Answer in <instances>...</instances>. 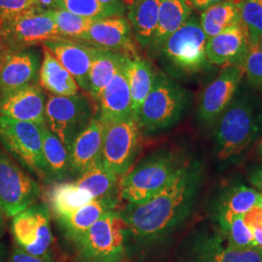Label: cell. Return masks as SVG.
Instances as JSON below:
<instances>
[{"label": "cell", "instance_id": "cell-1", "mask_svg": "<svg viewBox=\"0 0 262 262\" xmlns=\"http://www.w3.org/2000/svg\"><path fill=\"white\" fill-rule=\"evenodd\" d=\"M200 182L199 165L188 163L156 195L141 203H126L120 212L128 241L151 246L176 231L192 211Z\"/></svg>", "mask_w": 262, "mask_h": 262}, {"label": "cell", "instance_id": "cell-2", "mask_svg": "<svg viewBox=\"0 0 262 262\" xmlns=\"http://www.w3.org/2000/svg\"><path fill=\"white\" fill-rule=\"evenodd\" d=\"M188 164L184 155L172 149L150 152L132 166L119 183L126 203H141L159 193Z\"/></svg>", "mask_w": 262, "mask_h": 262}, {"label": "cell", "instance_id": "cell-3", "mask_svg": "<svg viewBox=\"0 0 262 262\" xmlns=\"http://www.w3.org/2000/svg\"><path fill=\"white\" fill-rule=\"evenodd\" d=\"M258 104L253 94L238 90L234 98L215 121L217 158L231 159L246 150L258 127Z\"/></svg>", "mask_w": 262, "mask_h": 262}, {"label": "cell", "instance_id": "cell-4", "mask_svg": "<svg viewBox=\"0 0 262 262\" xmlns=\"http://www.w3.org/2000/svg\"><path fill=\"white\" fill-rule=\"evenodd\" d=\"M71 241L79 262H122L127 252L128 233L121 212L115 210Z\"/></svg>", "mask_w": 262, "mask_h": 262}, {"label": "cell", "instance_id": "cell-5", "mask_svg": "<svg viewBox=\"0 0 262 262\" xmlns=\"http://www.w3.org/2000/svg\"><path fill=\"white\" fill-rule=\"evenodd\" d=\"M208 37L196 16L187 21L169 36L159 55L169 71L183 76L199 74L212 66L206 55Z\"/></svg>", "mask_w": 262, "mask_h": 262}, {"label": "cell", "instance_id": "cell-6", "mask_svg": "<svg viewBox=\"0 0 262 262\" xmlns=\"http://www.w3.org/2000/svg\"><path fill=\"white\" fill-rule=\"evenodd\" d=\"M187 101L186 89L165 74L157 73L137 119L142 133L151 134L175 125L185 112Z\"/></svg>", "mask_w": 262, "mask_h": 262}, {"label": "cell", "instance_id": "cell-7", "mask_svg": "<svg viewBox=\"0 0 262 262\" xmlns=\"http://www.w3.org/2000/svg\"><path fill=\"white\" fill-rule=\"evenodd\" d=\"M0 38L5 51H21L62 38L48 11L36 5L15 14H0Z\"/></svg>", "mask_w": 262, "mask_h": 262}, {"label": "cell", "instance_id": "cell-8", "mask_svg": "<svg viewBox=\"0 0 262 262\" xmlns=\"http://www.w3.org/2000/svg\"><path fill=\"white\" fill-rule=\"evenodd\" d=\"M42 127L0 115V143L21 167L48 182L47 165L43 155Z\"/></svg>", "mask_w": 262, "mask_h": 262}, {"label": "cell", "instance_id": "cell-9", "mask_svg": "<svg viewBox=\"0 0 262 262\" xmlns=\"http://www.w3.org/2000/svg\"><path fill=\"white\" fill-rule=\"evenodd\" d=\"M93 116L94 106L85 94L51 95L46 102V125L67 150L92 122Z\"/></svg>", "mask_w": 262, "mask_h": 262}, {"label": "cell", "instance_id": "cell-10", "mask_svg": "<svg viewBox=\"0 0 262 262\" xmlns=\"http://www.w3.org/2000/svg\"><path fill=\"white\" fill-rule=\"evenodd\" d=\"M101 160L119 178L133 166L139 150L141 131L133 118L103 123Z\"/></svg>", "mask_w": 262, "mask_h": 262}, {"label": "cell", "instance_id": "cell-11", "mask_svg": "<svg viewBox=\"0 0 262 262\" xmlns=\"http://www.w3.org/2000/svg\"><path fill=\"white\" fill-rule=\"evenodd\" d=\"M40 194L37 182L0 149V212L14 216L33 205Z\"/></svg>", "mask_w": 262, "mask_h": 262}, {"label": "cell", "instance_id": "cell-12", "mask_svg": "<svg viewBox=\"0 0 262 262\" xmlns=\"http://www.w3.org/2000/svg\"><path fill=\"white\" fill-rule=\"evenodd\" d=\"M50 219V208L45 203H34L14 215L11 229L18 247L34 256L51 257L53 234Z\"/></svg>", "mask_w": 262, "mask_h": 262}, {"label": "cell", "instance_id": "cell-13", "mask_svg": "<svg viewBox=\"0 0 262 262\" xmlns=\"http://www.w3.org/2000/svg\"><path fill=\"white\" fill-rule=\"evenodd\" d=\"M244 76L242 67L226 66L207 85L198 104V116L202 122L208 124L215 122L234 98Z\"/></svg>", "mask_w": 262, "mask_h": 262}, {"label": "cell", "instance_id": "cell-14", "mask_svg": "<svg viewBox=\"0 0 262 262\" xmlns=\"http://www.w3.org/2000/svg\"><path fill=\"white\" fill-rule=\"evenodd\" d=\"M46 98L36 84L0 95V115L20 122L46 125Z\"/></svg>", "mask_w": 262, "mask_h": 262}, {"label": "cell", "instance_id": "cell-15", "mask_svg": "<svg viewBox=\"0 0 262 262\" xmlns=\"http://www.w3.org/2000/svg\"><path fill=\"white\" fill-rule=\"evenodd\" d=\"M132 36L128 19L124 17H111L95 19L77 42H83L84 45L95 49L129 54L136 52Z\"/></svg>", "mask_w": 262, "mask_h": 262}, {"label": "cell", "instance_id": "cell-16", "mask_svg": "<svg viewBox=\"0 0 262 262\" xmlns=\"http://www.w3.org/2000/svg\"><path fill=\"white\" fill-rule=\"evenodd\" d=\"M250 48L249 33L241 24L208 38L206 55L211 64L242 67Z\"/></svg>", "mask_w": 262, "mask_h": 262}, {"label": "cell", "instance_id": "cell-17", "mask_svg": "<svg viewBox=\"0 0 262 262\" xmlns=\"http://www.w3.org/2000/svg\"><path fill=\"white\" fill-rule=\"evenodd\" d=\"M43 46L56 56L66 70L75 79L76 83L84 93L90 92V70L94 48L89 47L74 40L59 38L48 41Z\"/></svg>", "mask_w": 262, "mask_h": 262}, {"label": "cell", "instance_id": "cell-18", "mask_svg": "<svg viewBox=\"0 0 262 262\" xmlns=\"http://www.w3.org/2000/svg\"><path fill=\"white\" fill-rule=\"evenodd\" d=\"M39 69L36 52L28 49L5 51L0 58V95L34 84Z\"/></svg>", "mask_w": 262, "mask_h": 262}, {"label": "cell", "instance_id": "cell-19", "mask_svg": "<svg viewBox=\"0 0 262 262\" xmlns=\"http://www.w3.org/2000/svg\"><path fill=\"white\" fill-rule=\"evenodd\" d=\"M98 102L100 108L98 119L103 123L133 118L125 54L122 64L102 92Z\"/></svg>", "mask_w": 262, "mask_h": 262}, {"label": "cell", "instance_id": "cell-20", "mask_svg": "<svg viewBox=\"0 0 262 262\" xmlns=\"http://www.w3.org/2000/svg\"><path fill=\"white\" fill-rule=\"evenodd\" d=\"M103 122L94 118L69 148L71 174L79 176L85 169L101 159Z\"/></svg>", "mask_w": 262, "mask_h": 262}, {"label": "cell", "instance_id": "cell-21", "mask_svg": "<svg viewBox=\"0 0 262 262\" xmlns=\"http://www.w3.org/2000/svg\"><path fill=\"white\" fill-rule=\"evenodd\" d=\"M192 16L187 0H160L158 28L149 48L151 55H159L165 41Z\"/></svg>", "mask_w": 262, "mask_h": 262}, {"label": "cell", "instance_id": "cell-22", "mask_svg": "<svg viewBox=\"0 0 262 262\" xmlns=\"http://www.w3.org/2000/svg\"><path fill=\"white\" fill-rule=\"evenodd\" d=\"M125 59L130 89L132 115L137 122L141 106L154 85L157 73L150 61L141 57L136 52L125 54Z\"/></svg>", "mask_w": 262, "mask_h": 262}, {"label": "cell", "instance_id": "cell-23", "mask_svg": "<svg viewBox=\"0 0 262 262\" xmlns=\"http://www.w3.org/2000/svg\"><path fill=\"white\" fill-rule=\"evenodd\" d=\"M119 205V200L115 196L94 198L91 202L77 210L75 213L58 221L66 236L73 240L82 234L91 226L99 221L103 215L115 211Z\"/></svg>", "mask_w": 262, "mask_h": 262}, {"label": "cell", "instance_id": "cell-24", "mask_svg": "<svg viewBox=\"0 0 262 262\" xmlns=\"http://www.w3.org/2000/svg\"><path fill=\"white\" fill-rule=\"evenodd\" d=\"M160 0H132L128 21L138 45L149 50L158 28Z\"/></svg>", "mask_w": 262, "mask_h": 262}, {"label": "cell", "instance_id": "cell-25", "mask_svg": "<svg viewBox=\"0 0 262 262\" xmlns=\"http://www.w3.org/2000/svg\"><path fill=\"white\" fill-rule=\"evenodd\" d=\"M39 83L52 95L72 96L79 94V85L75 79L45 46H43V61L39 69Z\"/></svg>", "mask_w": 262, "mask_h": 262}, {"label": "cell", "instance_id": "cell-26", "mask_svg": "<svg viewBox=\"0 0 262 262\" xmlns=\"http://www.w3.org/2000/svg\"><path fill=\"white\" fill-rule=\"evenodd\" d=\"M50 211L61 221L91 202L94 198L83 188L72 182H58L48 192Z\"/></svg>", "mask_w": 262, "mask_h": 262}, {"label": "cell", "instance_id": "cell-27", "mask_svg": "<svg viewBox=\"0 0 262 262\" xmlns=\"http://www.w3.org/2000/svg\"><path fill=\"white\" fill-rule=\"evenodd\" d=\"M124 54L94 48V56L90 70V92L94 101H98L105 88L110 84L122 64Z\"/></svg>", "mask_w": 262, "mask_h": 262}, {"label": "cell", "instance_id": "cell-28", "mask_svg": "<svg viewBox=\"0 0 262 262\" xmlns=\"http://www.w3.org/2000/svg\"><path fill=\"white\" fill-rule=\"evenodd\" d=\"M200 26L208 38L241 25V0H225L201 12Z\"/></svg>", "mask_w": 262, "mask_h": 262}, {"label": "cell", "instance_id": "cell-29", "mask_svg": "<svg viewBox=\"0 0 262 262\" xmlns=\"http://www.w3.org/2000/svg\"><path fill=\"white\" fill-rule=\"evenodd\" d=\"M42 144L50 181H56V183L64 181L71 174L67 148L47 125L42 127Z\"/></svg>", "mask_w": 262, "mask_h": 262}, {"label": "cell", "instance_id": "cell-30", "mask_svg": "<svg viewBox=\"0 0 262 262\" xmlns=\"http://www.w3.org/2000/svg\"><path fill=\"white\" fill-rule=\"evenodd\" d=\"M76 184L90 192L93 198L114 196L119 187V177L98 160L77 177Z\"/></svg>", "mask_w": 262, "mask_h": 262}, {"label": "cell", "instance_id": "cell-31", "mask_svg": "<svg viewBox=\"0 0 262 262\" xmlns=\"http://www.w3.org/2000/svg\"><path fill=\"white\" fill-rule=\"evenodd\" d=\"M260 192L253 187L237 186L225 193L220 206L219 221L223 225L231 216L245 215L258 205Z\"/></svg>", "mask_w": 262, "mask_h": 262}, {"label": "cell", "instance_id": "cell-32", "mask_svg": "<svg viewBox=\"0 0 262 262\" xmlns=\"http://www.w3.org/2000/svg\"><path fill=\"white\" fill-rule=\"evenodd\" d=\"M62 38L77 41L92 27L95 19H88L60 9L48 11Z\"/></svg>", "mask_w": 262, "mask_h": 262}, {"label": "cell", "instance_id": "cell-33", "mask_svg": "<svg viewBox=\"0 0 262 262\" xmlns=\"http://www.w3.org/2000/svg\"><path fill=\"white\" fill-rule=\"evenodd\" d=\"M56 9L64 10L88 19H100L122 17L117 11L104 6L96 0H55Z\"/></svg>", "mask_w": 262, "mask_h": 262}, {"label": "cell", "instance_id": "cell-34", "mask_svg": "<svg viewBox=\"0 0 262 262\" xmlns=\"http://www.w3.org/2000/svg\"><path fill=\"white\" fill-rule=\"evenodd\" d=\"M222 227L227 239V247L235 250H250L255 248L253 233L246 224L244 215L231 216Z\"/></svg>", "mask_w": 262, "mask_h": 262}, {"label": "cell", "instance_id": "cell-35", "mask_svg": "<svg viewBox=\"0 0 262 262\" xmlns=\"http://www.w3.org/2000/svg\"><path fill=\"white\" fill-rule=\"evenodd\" d=\"M209 252L202 254V262H262L260 250L253 248L250 250H235L229 247L222 248L212 243Z\"/></svg>", "mask_w": 262, "mask_h": 262}, {"label": "cell", "instance_id": "cell-36", "mask_svg": "<svg viewBox=\"0 0 262 262\" xmlns=\"http://www.w3.org/2000/svg\"><path fill=\"white\" fill-rule=\"evenodd\" d=\"M241 19L253 45L262 35V0H241Z\"/></svg>", "mask_w": 262, "mask_h": 262}, {"label": "cell", "instance_id": "cell-37", "mask_svg": "<svg viewBox=\"0 0 262 262\" xmlns=\"http://www.w3.org/2000/svg\"><path fill=\"white\" fill-rule=\"evenodd\" d=\"M242 68L249 83L262 91V52L256 46L250 48Z\"/></svg>", "mask_w": 262, "mask_h": 262}, {"label": "cell", "instance_id": "cell-38", "mask_svg": "<svg viewBox=\"0 0 262 262\" xmlns=\"http://www.w3.org/2000/svg\"><path fill=\"white\" fill-rule=\"evenodd\" d=\"M246 224L253 233L256 249H262V209L254 207L244 215Z\"/></svg>", "mask_w": 262, "mask_h": 262}, {"label": "cell", "instance_id": "cell-39", "mask_svg": "<svg viewBox=\"0 0 262 262\" xmlns=\"http://www.w3.org/2000/svg\"><path fill=\"white\" fill-rule=\"evenodd\" d=\"M35 6L34 0H0V14H15Z\"/></svg>", "mask_w": 262, "mask_h": 262}, {"label": "cell", "instance_id": "cell-40", "mask_svg": "<svg viewBox=\"0 0 262 262\" xmlns=\"http://www.w3.org/2000/svg\"><path fill=\"white\" fill-rule=\"evenodd\" d=\"M10 262H53L52 257H40L26 253L19 247H16L12 253Z\"/></svg>", "mask_w": 262, "mask_h": 262}, {"label": "cell", "instance_id": "cell-41", "mask_svg": "<svg viewBox=\"0 0 262 262\" xmlns=\"http://www.w3.org/2000/svg\"><path fill=\"white\" fill-rule=\"evenodd\" d=\"M99 3H101L104 6H107L111 9L117 11L122 17H123L126 6H125V0H96Z\"/></svg>", "mask_w": 262, "mask_h": 262}, {"label": "cell", "instance_id": "cell-42", "mask_svg": "<svg viewBox=\"0 0 262 262\" xmlns=\"http://www.w3.org/2000/svg\"><path fill=\"white\" fill-rule=\"evenodd\" d=\"M249 182L256 190L262 191V165L253 168L249 175Z\"/></svg>", "mask_w": 262, "mask_h": 262}, {"label": "cell", "instance_id": "cell-43", "mask_svg": "<svg viewBox=\"0 0 262 262\" xmlns=\"http://www.w3.org/2000/svg\"><path fill=\"white\" fill-rule=\"evenodd\" d=\"M189 3V5L192 7V9L197 10V11H205L209 7L217 4L220 2H223L225 0H187Z\"/></svg>", "mask_w": 262, "mask_h": 262}, {"label": "cell", "instance_id": "cell-44", "mask_svg": "<svg viewBox=\"0 0 262 262\" xmlns=\"http://www.w3.org/2000/svg\"><path fill=\"white\" fill-rule=\"evenodd\" d=\"M35 5L41 9L49 10L56 9V1L55 0H34Z\"/></svg>", "mask_w": 262, "mask_h": 262}, {"label": "cell", "instance_id": "cell-45", "mask_svg": "<svg viewBox=\"0 0 262 262\" xmlns=\"http://www.w3.org/2000/svg\"><path fill=\"white\" fill-rule=\"evenodd\" d=\"M5 231V220H4V215L0 212V238L4 234Z\"/></svg>", "mask_w": 262, "mask_h": 262}, {"label": "cell", "instance_id": "cell-46", "mask_svg": "<svg viewBox=\"0 0 262 262\" xmlns=\"http://www.w3.org/2000/svg\"><path fill=\"white\" fill-rule=\"evenodd\" d=\"M5 256H6L5 246L0 243V262H5Z\"/></svg>", "mask_w": 262, "mask_h": 262}, {"label": "cell", "instance_id": "cell-47", "mask_svg": "<svg viewBox=\"0 0 262 262\" xmlns=\"http://www.w3.org/2000/svg\"><path fill=\"white\" fill-rule=\"evenodd\" d=\"M253 45L258 48V49H259V50L262 52V35L260 37L257 39V41H256V42H255V44H253Z\"/></svg>", "mask_w": 262, "mask_h": 262}, {"label": "cell", "instance_id": "cell-48", "mask_svg": "<svg viewBox=\"0 0 262 262\" xmlns=\"http://www.w3.org/2000/svg\"><path fill=\"white\" fill-rule=\"evenodd\" d=\"M4 52H5V49H4V46H3L2 40H1V38H0V58H1V56H3Z\"/></svg>", "mask_w": 262, "mask_h": 262}, {"label": "cell", "instance_id": "cell-49", "mask_svg": "<svg viewBox=\"0 0 262 262\" xmlns=\"http://www.w3.org/2000/svg\"><path fill=\"white\" fill-rule=\"evenodd\" d=\"M257 152H258L259 158L262 159V141L259 143V145H258V147H257Z\"/></svg>", "mask_w": 262, "mask_h": 262}, {"label": "cell", "instance_id": "cell-50", "mask_svg": "<svg viewBox=\"0 0 262 262\" xmlns=\"http://www.w3.org/2000/svg\"><path fill=\"white\" fill-rule=\"evenodd\" d=\"M257 207H259L260 209H262V191L260 192V195H259V200H258V205Z\"/></svg>", "mask_w": 262, "mask_h": 262}, {"label": "cell", "instance_id": "cell-51", "mask_svg": "<svg viewBox=\"0 0 262 262\" xmlns=\"http://www.w3.org/2000/svg\"><path fill=\"white\" fill-rule=\"evenodd\" d=\"M260 253H261V261H262V249L260 250Z\"/></svg>", "mask_w": 262, "mask_h": 262}]
</instances>
